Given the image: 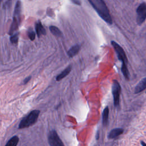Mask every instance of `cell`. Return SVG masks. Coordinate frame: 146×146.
Listing matches in <instances>:
<instances>
[{"instance_id": "cell-1", "label": "cell", "mask_w": 146, "mask_h": 146, "mask_svg": "<svg viewBox=\"0 0 146 146\" xmlns=\"http://www.w3.org/2000/svg\"><path fill=\"white\" fill-rule=\"evenodd\" d=\"M88 2L102 19L108 24H112V20L109 10L103 1L88 0Z\"/></svg>"}, {"instance_id": "cell-2", "label": "cell", "mask_w": 146, "mask_h": 146, "mask_svg": "<svg viewBox=\"0 0 146 146\" xmlns=\"http://www.w3.org/2000/svg\"><path fill=\"white\" fill-rule=\"evenodd\" d=\"M40 111L34 110L28 115L23 118L19 124V129H23L34 125L37 121Z\"/></svg>"}, {"instance_id": "cell-3", "label": "cell", "mask_w": 146, "mask_h": 146, "mask_svg": "<svg viewBox=\"0 0 146 146\" xmlns=\"http://www.w3.org/2000/svg\"><path fill=\"white\" fill-rule=\"evenodd\" d=\"M21 3L20 1H17L15 10L14 13L13 22L10 30V34L11 35L15 30L18 29V27L20 22V14H21Z\"/></svg>"}, {"instance_id": "cell-4", "label": "cell", "mask_w": 146, "mask_h": 146, "mask_svg": "<svg viewBox=\"0 0 146 146\" xmlns=\"http://www.w3.org/2000/svg\"><path fill=\"white\" fill-rule=\"evenodd\" d=\"M111 44L114 48L119 59L121 61L122 64L121 66H127V63L128 62L127 58L126 56V54L123 50V48L116 42L112 40L111 41Z\"/></svg>"}, {"instance_id": "cell-5", "label": "cell", "mask_w": 146, "mask_h": 146, "mask_svg": "<svg viewBox=\"0 0 146 146\" xmlns=\"http://www.w3.org/2000/svg\"><path fill=\"white\" fill-rule=\"evenodd\" d=\"M121 92V87L119 82L116 80H113L112 86V93L113 98V103L115 107L119 104L120 94Z\"/></svg>"}, {"instance_id": "cell-6", "label": "cell", "mask_w": 146, "mask_h": 146, "mask_svg": "<svg viewBox=\"0 0 146 146\" xmlns=\"http://www.w3.org/2000/svg\"><path fill=\"white\" fill-rule=\"evenodd\" d=\"M136 21L139 25H141L146 19V2L140 3L136 9Z\"/></svg>"}, {"instance_id": "cell-7", "label": "cell", "mask_w": 146, "mask_h": 146, "mask_svg": "<svg viewBox=\"0 0 146 146\" xmlns=\"http://www.w3.org/2000/svg\"><path fill=\"white\" fill-rule=\"evenodd\" d=\"M48 141L50 146H64L56 132L52 130L48 136Z\"/></svg>"}, {"instance_id": "cell-8", "label": "cell", "mask_w": 146, "mask_h": 146, "mask_svg": "<svg viewBox=\"0 0 146 146\" xmlns=\"http://www.w3.org/2000/svg\"><path fill=\"white\" fill-rule=\"evenodd\" d=\"M146 88V78L141 80L135 88V93L138 94Z\"/></svg>"}, {"instance_id": "cell-9", "label": "cell", "mask_w": 146, "mask_h": 146, "mask_svg": "<svg viewBox=\"0 0 146 146\" xmlns=\"http://www.w3.org/2000/svg\"><path fill=\"white\" fill-rule=\"evenodd\" d=\"M35 30L38 37H40L42 35L46 34V30L43 27L42 23L39 21H38L35 23Z\"/></svg>"}, {"instance_id": "cell-10", "label": "cell", "mask_w": 146, "mask_h": 146, "mask_svg": "<svg viewBox=\"0 0 146 146\" xmlns=\"http://www.w3.org/2000/svg\"><path fill=\"white\" fill-rule=\"evenodd\" d=\"M124 131V129L120 128H117L112 129L108 135V138L109 139H114L115 137H118L120 135L123 133Z\"/></svg>"}, {"instance_id": "cell-11", "label": "cell", "mask_w": 146, "mask_h": 146, "mask_svg": "<svg viewBox=\"0 0 146 146\" xmlns=\"http://www.w3.org/2000/svg\"><path fill=\"white\" fill-rule=\"evenodd\" d=\"M72 69V66L71 65H69L68 67H67L59 75H58L56 76V80L57 81H59L60 80H62V79H63L65 76H66L67 75L69 74V73L70 72L71 70Z\"/></svg>"}, {"instance_id": "cell-12", "label": "cell", "mask_w": 146, "mask_h": 146, "mask_svg": "<svg viewBox=\"0 0 146 146\" xmlns=\"http://www.w3.org/2000/svg\"><path fill=\"white\" fill-rule=\"evenodd\" d=\"M80 48V46L78 44L72 46L71 48L69 49V50L67 52L68 56L70 58H72V57L74 56L78 53V52L79 51Z\"/></svg>"}, {"instance_id": "cell-13", "label": "cell", "mask_w": 146, "mask_h": 146, "mask_svg": "<svg viewBox=\"0 0 146 146\" xmlns=\"http://www.w3.org/2000/svg\"><path fill=\"white\" fill-rule=\"evenodd\" d=\"M108 116H109V108L107 106L103 110L102 113V123L104 126L107 125L108 123Z\"/></svg>"}, {"instance_id": "cell-14", "label": "cell", "mask_w": 146, "mask_h": 146, "mask_svg": "<svg viewBox=\"0 0 146 146\" xmlns=\"http://www.w3.org/2000/svg\"><path fill=\"white\" fill-rule=\"evenodd\" d=\"M19 137L17 136L12 137L6 143L5 146H17L19 142Z\"/></svg>"}, {"instance_id": "cell-15", "label": "cell", "mask_w": 146, "mask_h": 146, "mask_svg": "<svg viewBox=\"0 0 146 146\" xmlns=\"http://www.w3.org/2000/svg\"><path fill=\"white\" fill-rule=\"evenodd\" d=\"M49 29H50V31L54 35H55L56 36H58V37L61 36L62 35V32L57 27L54 26H50Z\"/></svg>"}, {"instance_id": "cell-16", "label": "cell", "mask_w": 146, "mask_h": 146, "mask_svg": "<svg viewBox=\"0 0 146 146\" xmlns=\"http://www.w3.org/2000/svg\"><path fill=\"white\" fill-rule=\"evenodd\" d=\"M27 34H28L29 38H30V39L31 40H34L35 39V33L33 31V29H29V30L27 31Z\"/></svg>"}, {"instance_id": "cell-17", "label": "cell", "mask_w": 146, "mask_h": 146, "mask_svg": "<svg viewBox=\"0 0 146 146\" xmlns=\"http://www.w3.org/2000/svg\"><path fill=\"white\" fill-rule=\"evenodd\" d=\"M10 41L13 44H16L18 41V35L17 33L14 34L10 37Z\"/></svg>"}, {"instance_id": "cell-18", "label": "cell", "mask_w": 146, "mask_h": 146, "mask_svg": "<svg viewBox=\"0 0 146 146\" xmlns=\"http://www.w3.org/2000/svg\"><path fill=\"white\" fill-rule=\"evenodd\" d=\"M31 77L30 76H29V77H27V78H26L24 80H23V84H26L30 79H31Z\"/></svg>"}, {"instance_id": "cell-19", "label": "cell", "mask_w": 146, "mask_h": 146, "mask_svg": "<svg viewBox=\"0 0 146 146\" xmlns=\"http://www.w3.org/2000/svg\"><path fill=\"white\" fill-rule=\"evenodd\" d=\"M72 2L78 5H80V2L78 1H72Z\"/></svg>"}, {"instance_id": "cell-20", "label": "cell", "mask_w": 146, "mask_h": 146, "mask_svg": "<svg viewBox=\"0 0 146 146\" xmlns=\"http://www.w3.org/2000/svg\"><path fill=\"white\" fill-rule=\"evenodd\" d=\"M141 143L142 146H146V144H145L144 141H141Z\"/></svg>"}, {"instance_id": "cell-21", "label": "cell", "mask_w": 146, "mask_h": 146, "mask_svg": "<svg viewBox=\"0 0 146 146\" xmlns=\"http://www.w3.org/2000/svg\"><path fill=\"white\" fill-rule=\"evenodd\" d=\"M0 3H1V1H0Z\"/></svg>"}, {"instance_id": "cell-22", "label": "cell", "mask_w": 146, "mask_h": 146, "mask_svg": "<svg viewBox=\"0 0 146 146\" xmlns=\"http://www.w3.org/2000/svg\"><path fill=\"white\" fill-rule=\"evenodd\" d=\"M145 93H146V92H145Z\"/></svg>"}]
</instances>
